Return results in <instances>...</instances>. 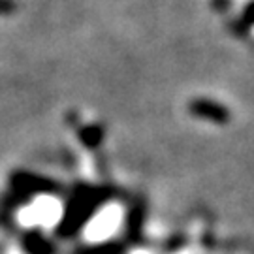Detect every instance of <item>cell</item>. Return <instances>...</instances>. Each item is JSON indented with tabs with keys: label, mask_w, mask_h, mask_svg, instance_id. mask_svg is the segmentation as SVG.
Segmentation results:
<instances>
[{
	"label": "cell",
	"mask_w": 254,
	"mask_h": 254,
	"mask_svg": "<svg viewBox=\"0 0 254 254\" xmlns=\"http://www.w3.org/2000/svg\"><path fill=\"white\" fill-rule=\"evenodd\" d=\"M190 113L200 119L211 121V123H218V125H224V123H228V119H230L228 109L213 100L190 102Z\"/></svg>",
	"instance_id": "1"
},
{
	"label": "cell",
	"mask_w": 254,
	"mask_h": 254,
	"mask_svg": "<svg viewBox=\"0 0 254 254\" xmlns=\"http://www.w3.org/2000/svg\"><path fill=\"white\" fill-rule=\"evenodd\" d=\"M117 222H119V211L115 207H108L92 222L91 232L94 234V237H102V234H108V232H111L113 228L117 226Z\"/></svg>",
	"instance_id": "3"
},
{
	"label": "cell",
	"mask_w": 254,
	"mask_h": 254,
	"mask_svg": "<svg viewBox=\"0 0 254 254\" xmlns=\"http://www.w3.org/2000/svg\"><path fill=\"white\" fill-rule=\"evenodd\" d=\"M59 217V205L53 198H42L25 213V222H51Z\"/></svg>",
	"instance_id": "2"
}]
</instances>
